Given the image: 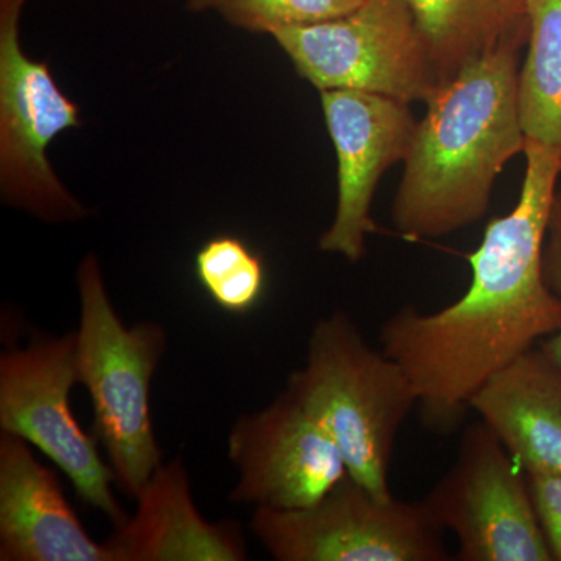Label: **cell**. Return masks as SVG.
Wrapping results in <instances>:
<instances>
[{"mask_svg":"<svg viewBox=\"0 0 561 561\" xmlns=\"http://www.w3.org/2000/svg\"><path fill=\"white\" fill-rule=\"evenodd\" d=\"M523 154L522 194L468 257V290L432 313L402 306L379 331L381 350L415 387L421 421L437 434L459 430L483 383L561 327V301L542 265L561 158L529 139Z\"/></svg>","mask_w":561,"mask_h":561,"instance_id":"6da1fadb","label":"cell"},{"mask_svg":"<svg viewBox=\"0 0 561 561\" xmlns=\"http://www.w3.org/2000/svg\"><path fill=\"white\" fill-rule=\"evenodd\" d=\"M519 51L502 47L470 62L426 102L391 202L405 238H443L481 220L497 176L524 153Z\"/></svg>","mask_w":561,"mask_h":561,"instance_id":"7a4b0ae2","label":"cell"},{"mask_svg":"<svg viewBox=\"0 0 561 561\" xmlns=\"http://www.w3.org/2000/svg\"><path fill=\"white\" fill-rule=\"evenodd\" d=\"M337 443L354 481L391 500L389 472L402 424L419 405L408 373L373 348L346 312L317 321L305 365L287 387Z\"/></svg>","mask_w":561,"mask_h":561,"instance_id":"3957f363","label":"cell"},{"mask_svg":"<svg viewBox=\"0 0 561 561\" xmlns=\"http://www.w3.org/2000/svg\"><path fill=\"white\" fill-rule=\"evenodd\" d=\"M77 371L92 402V437L105 448L116 485L139 496L164 463L150 413V387L168 348L160 323L127 327L111 302L95 254L77 271Z\"/></svg>","mask_w":561,"mask_h":561,"instance_id":"277c9868","label":"cell"},{"mask_svg":"<svg viewBox=\"0 0 561 561\" xmlns=\"http://www.w3.org/2000/svg\"><path fill=\"white\" fill-rule=\"evenodd\" d=\"M272 36L320 92H373L411 105L430 101L442 83L408 0H365L342 16Z\"/></svg>","mask_w":561,"mask_h":561,"instance_id":"5b68a950","label":"cell"},{"mask_svg":"<svg viewBox=\"0 0 561 561\" xmlns=\"http://www.w3.org/2000/svg\"><path fill=\"white\" fill-rule=\"evenodd\" d=\"M25 0H0V191L5 205L50 224L88 216L51 168L47 151L62 131L79 128L80 110L44 61L21 44Z\"/></svg>","mask_w":561,"mask_h":561,"instance_id":"8992f818","label":"cell"},{"mask_svg":"<svg viewBox=\"0 0 561 561\" xmlns=\"http://www.w3.org/2000/svg\"><path fill=\"white\" fill-rule=\"evenodd\" d=\"M251 531L278 561H448L423 501L379 500L345 476L311 507L256 508Z\"/></svg>","mask_w":561,"mask_h":561,"instance_id":"52a82bcc","label":"cell"},{"mask_svg":"<svg viewBox=\"0 0 561 561\" xmlns=\"http://www.w3.org/2000/svg\"><path fill=\"white\" fill-rule=\"evenodd\" d=\"M424 507L456 537L459 561H552L529 478L479 420L463 431L456 460Z\"/></svg>","mask_w":561,"mask_h":561,"instance_id":"ba28073f","label":"cell"},{"mask_svg":"<svg viewBox=\"0 0 561 561\" xmlns=\"http://www.w3.org/2000/svg\"><path fill=\"white\" fill-rule=\"evenodd\" d=\"M79 383L77 331L36 339L0 356V432L24 438L65 472L81 501L114 527L127 522L114 496V472L98 440L81 430L70 409Z\"/></svg>","mask_w":561,"mask_h":561,"instance_id":"9c48e42d","label":"cell"},{"mask_svg":"<svg viewBox=\"0 0 561 561\" xmlns=\"http://www.w3.org/2000/svg\"><path fill=\"white\" fill-rule=\"evenodd\" d=\"M228 457L238 470L230 501L267 511L311 507L348 476L337 443L289 389L234 421Z\"/></svg>","mask_w":561,"mask_h":561,"instance_id":"30bf717a","label":"cell"},{"mask_svg":"<svg viewBox=\"0 0 561 561\" xmlns=\"http://www.w3.org/2000/svg\"><path fill=\"white\" fill-rule=\"evenodd\" d=\"M321 110L337 154V209L319 239L323 253L359 262L367 236L378 231L373 198L383 173L404 162L419 121L411 105L364 91H321Z\"/></svg>","mask_w":561,"mask_h":561,"instance_id":"8fae6325","label":"cell"},{"mask_svg":"<svg viewBox=\"0 0 561 561\" xmlns=\"http://www.w3.org/2000/svg\"><path fill=\"white\" fill-rule=\"evenodd\" d=\"M31 443L0 432V560L114 561L66 501L60 479Z\"/></svg>","mask_w":561,"mask_h":561,"instance_id":"7c38bea8","label":"cell"},{"mask_svg":"<svg viewBox=\"0 0 561 561\" xmlns=\"http://www.w3.org/2000/svg\"><path fill=\"white\" fill-rule=\"evenodd\" d=\"M138 508L106 540L114 561H243L249 559L238 523H209L191 493L180 457L162 463L140 491Z\"/></svg>","mask_w":561,"mask_h":561,"instance_id":"4fadbf2b","label":"cell"},{"mask_svg":"<svg viewBox=\"0 0 561 561\" xmlns=\"http://www.w3.org/2000/svg\"><path fill=\"white\" fill-rule=\"evenodd\" d=\"M470 409L527 476L561 478V365L540 343L491 376Z\"/></svg>","mask_w":561,"mask_h":561,"instance_id":"5bb4252c","label":"cell"},{"mask_svg":"<svg viewBox=\"0 0 561 561\" xmlns=\"http://www.w3.org/2000/svg\"><path fill=\"white\" fill-rule=\"evenodd\" d=\"M438 79L502 47L523 49L530 35L527 0H408Z\"/></svg>","mask_w":561,"mask_h":561,"instance_id":"9a60e30c","label":"cell"},{"mask_svg":"<svg viewBox=\"0 0 561 561\" xmlns=\"http://www.w3.org/2000/svg\"><path fill=\"white\" fill-rule=\"evenodd\" d=\"M530 35L518 72V108L526 139L561 158V0H527Z\"/></svg>","mask_w":561,"mask_h":561,"instance_id":"2e32d148","label":"cell"},{"mask_svg":"<svg viewBox=\"0 0 561 561\" xmlns=\"http://www.w3.org/2000/svg\"><path fill=\"white\" fill-rule=\"evenodd\" d=\"M194 271L203 290L221 311L245 316L264 297V262L236 236L220 234L203 243L195 254Z\"/></svg>","mask_w":561,"mask_h":561,"instance_id":"e0dca14e","label":"cell"},{"mask_svg":"<svg viewBox=\"0 0 561 561\" xmlns=\"http://www.w3.org/2000/svg\"><path fill=\"white\" fill-rule=\"evenodd\" d=\"M365 0H187L192 11H213L234 27L256 33L316 24L342 16Z\"/></svg>","mask_w":561,"mask_h":561,"instance_id":"ac0fdd59","label":"cell"},{"mask_svg":"<svg viewBox=\"0 0 561 561\" xmlns=\"http://www.w3.org/2000/svg\"><path fill=\"white\" fill-rule=\"evenodd\" d=\"M535 507L548 537L553 560L561 561V478L527 476Z\"/></svg>","mask_w":561,"mask_h":561,"instance_id":"d6986e66","label":"cell"},{"mask_svg":"<svg viewBox=\"0 0 561 561\" xmlns=\"http://www.w3.org/2000/svg\"><path fill=\"white\" fill-rule=\"evenodd\" d=\"M542 265H545V278L548 280L549 287L561 301V190L557 192L556 202H553ZM540 346L561 365V327L540 342Z\"/></svg>","mask_w":561,"mask_h":561,"instance_id":"ffe728a7","label":"cell"}]
</instances>
